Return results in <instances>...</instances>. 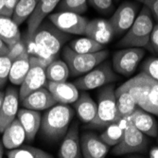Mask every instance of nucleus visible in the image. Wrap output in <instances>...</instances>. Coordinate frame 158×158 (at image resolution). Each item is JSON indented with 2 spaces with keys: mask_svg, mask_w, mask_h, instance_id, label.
I'll return each instance as SVG.
<instances>
[{
  "mask_svg": "<svg viewBox=\"0 0 158 158\" xmlns=\"http://www.w3.org/2000/svg\"><path fill=\"white\" fill-rule=\"evenodd\" d=\"M69 36L49 22H43L31 37H26L27 50L30 55L39 57L48 63L54 61Z\"/></svg>",
  "mask_w": 158,
  "mask_h": 158,
  "instance_id": "1",
  "label": "nucleus"
},
{
  "mask_svg": "<svg viewBox=\"0 0 158 158\" xmlns=\"http://www.w3.org/2000/svg\"><path fill=\"white\" fill-rule=\"evenodd\" d=\"M73 117L74 111L67 104H55L48 108L42 118V135L50 141L60 140L66 134Z\"/></svg>",
  "mask_w": 158,
  "mask_h": 158,
  "instance_id": "2",
  "label": "nucleus"
},
{
  "mask_svg": "<svg viewBox=\"0 0 158 158\" xmlns=\"http://www.w3.org/2000/svg\"><path fill=\"white\" fill-rule=\"evenodd\" d=\"M153 27L152 12L144 6L138 12L133 25L127 31L124 37L119 41L121 48H148L150 36Z\"/></svg>",
  "mask_w": 158,
  "mask_h": 158,
  "instance_id": "3",
  "label": "nucleus"
},
{
  "mask_svg": "<svg viewBox=\"0 0 158 158\" xmlns=\"http://www.w3.org/2000/svg\"><path fill=\"white\" fill-rule=\"evenodd\" d=\"M97 114L89 123L92 128H106L111 123L120 119L117 108L114 86L109 83L99 92Z\"/></svg>",
  "mask_w": 158,
  "mask_h": 158,
  "instance_id": "4",
  "label": "nucleus"
},
{
  "mask_svg": "<svg viewBox=\"0 0 158 158\" xmlns=\"http://www.w3.org/2000/svg\"><path fill=\"white\" fill-rule=\"evenodd\" d=\"M109 55L108 50H99L93 53H78L69 47L64 48L63 57L68 65L72 76H80L89 72L106 60Z\"/></svg>",
  "mask_w": 158,
  "mask_h": 158,
  "instance_id": "5",
  "label": "nucleus"
},
{
  "mask_svg": "<svg viewBox=\"0 0 158 158\" xmlns=\"http://www.w3.org/2000/svg\"><path fill=\"white\" fill-rule=\"evenodd\" d=\"M149 141L142 132L134 125L131 118H128L123 135L119 142L114 146L112 153L114 155H125L131 153H143L147 151Z\"/></svg>",
  "mask_w": 158,
  "mask_h": 158,
  "instance_id": "6",
  "label": "nucleus"
},
{
  "mask_svg": "<svg viewBox=\"0 0 158 158\" xmlns=\"http://www.w3.org/2000/svg\"><path fill=\"white\" fill-rule=\"evenodd\" d=\"M31 67L26 75L19 90V98L22 100L30 93L43 87L47 83L46 68L50 64L36 56L30 55Z\"/></svg>",
  "mask_w": 158,
  "mask_h": 158,
  "instance_id": "7",
  "label": "nucleus"
},
{
  "mask_svg": "<svg viewBox=\"0 0 158 158\" xmlns=\"http://www.w3.org/2000/svg\"><path fill=\"white\" fill-rule=\"evenodd\" d=\"M118 80V76L114 73V70L109 62L102 63L98 66L83 74L82 77L75 81V85L81 90H92L102 87L104 85L114 82Z\"/></svg>",
  "mask_w": 158,
  "mask_h": 158,
  "instance_id": "8",
  "label": "nucleus"
},
{
  "mask_svg": "<svg viewBox=\"0 0 158 158\" xmlns=\"http://www.w3.org/2000/svg\"><path fill=\"white\" fill-rule=\"evenodd\" d=\"M144 56L145 50L141 48H125L114 54L113 67L117 73L128 77L135 72Z\"/></svg>",
  "mask_w": 158,
  "mask_h": 158,
  "instance_id": "9",
  "label": "nucleus"
},
{
  "mask_svg": "<svg viewBox=\"0 0 158 158\" xmlns=\"http://www.w3.org/2000/svg\"><path fill=\"white\" fill-rule=\"evenodd\" d=\"M49 21L67 34L83 35L88 19L81 14L69 11H57L49 15Z\"/></svg>",
  "mask_w": 158,
  "mask_h": 158,
  "instance_id": "10",
  "label": "nucleus"
},
{
  "mask_svg": "<svg viewBox=\"0 0 158 158\" xmlns=\"http://www.w3.org/2000/svg\"><path fill=\"white\" fill-rule=\"evenodd\" d=\"M154 81V79L142 71L141 73L121 84L118 89L127 92L133 98L137 106L142 107Z\"/></svg>",
  "mask_w": 158,
  "mask_h": 158,
  "instance_id": "11",
  "label": "nucleus"
},
{
  "mask_svg": "<svg viewBox=\"0 0 158 158\" xmlns=\"http://www.w3.org/2000/svg\"><path fill=\"white\" fill-rule=\"evenodd\" d=\"M138 10L139 5L131 1H125L118 6L109 19L114 34H122L130 28L137 16Z\"/></svg>",
  "mask_w": 158,
  "mask_h": 158,
  "instance_id": "12",
  "label": "nucleus"
},
{
  "mask_svg": "<svg viewBox=\"0 0 158 158\" xmlns=\"http://www.w3.org/2000/svg\"><path fill=\"white\" fill-rule=\"evenodd\" d=\"M19 91L14 87H8L2 105L0 107V133L17 117L19 105Z\"/></svg>",
  "mask_w": 158,
  "mask_h": 158,
  "instance_id": "13",
  "label": "nucleus"
},
{
  "mask_svg": "<svg viewBox=\"0 0 158 158\" xmlns=\"http://www.w3.org/2000/svg\"><path fill=\"white\" fill-rule=\"evenodd\" d=\"M80 139L81 154L85 158H103L109 152L110 146L94 133H84Z\"/></svg>",
  "mask_w": 158,
  "mask_h": 158,
  "instance_id": "14",
  "label": "nucleus"
},
{
  "mask_svg": "<svg viewBox=\"0 0 158 158\" xmlns=\"http://www.w3.org/2000/svg\"><path fill=\"white\" fill-rule=\"evenodd\" d=\"M83 35L102 45H106L112 40L114 32L109 20L96 18L90 21L88 20Z\"/></svg>",
  "mask_w": 158,
  "mask_h": 158,
  "instance_id": "15",
  "label": "nucleus"
},
{
  "mask_svg": "<svg viewBox=\"0 0 158 158\" xmlns=\"http://www.w3.org/2000/svg\"><path fill=\"white\" fill-rule=\"evenodd\" d=\"M82 154L81 150V139L79 135V125L78 123H74L70 126L64 136L63 143L58 152V157L80 158Z\"/></svg>",
  "mask_w": 158,
  "mask_h": 158,
  "instance_id": "16",
  "label": "nucleus"
},
{
  "mask_svg": "<svg viewBox=\"0 0 158 158\" xmlns=\"http://www.w3.org/2000/svg\"><path fill=\"white\" fill-rule=\"evenodd\" d=\"M21 102L25 108L35 111L48 110L58 103L50 91L45 86L30 93Z\"/></svg>",
  "mask_w": 158,
  "mask_h": 158,
  "instance_id": "17",
  "label": "nucleus"
},
{
  "mask_svg": "<svg viewBox=\"0 0 158 158\" xmlns=\"http://www.w3.org/2000/svg\"><path fill=\"white\" fill-rule=\"evenodd\" d=\"M45 87H47L50 91L58 103H74L80 95L77 86L73 83H69L66 81L56 82L47 81Z\"/></svg>",
  "mask_w": 158,
  "mask_h": 158,
  "instance_id": "18",
  "label": "nucleus"
},
{
  "mask_svg": "<svg viewBox=\"0 0 158 158\" xmlns=\"http://www.w3.org/2000/svg\"><path fill=\"white\" fill-rule=\"evenodd\" d=\"M60 0H38L37 5L27 19V37H31L44 19L57 7Z\"/></svg>",
  "mask_w": 158,
  "mask_h": 158,
  "instance_id": "19",
  "label": "nucleus"
},
{
  "mask_svg": "<svg viewBox=\"0 0 158 158\" xmlns=\"http://www.w3.org/2000/svg\"><path fill=\"white\" fill-rule=\"evenodd\" d=\"M16 118L24 128L26 139L27 141H33L41 127V114L38 111L24 107L18 110Z\"/></svg>",
  "mask_w": 158,
  "mask_h": 158,
  "instance_id": "20",
  "label": "nucleus"
},
{
  "mask_svg": "<svg viewBox=\"0 0 158 158\" xmlns=\"http://www.w3.org/2000/svg\"><path fill=\"white\" fill-rule=\"evenodd\" d=\"M134 125L144 135L154 137L158 134V124L151 113L137 107L130 116Z\"/></svg>",
  "mask_w": 158,
  "mask_h": 158,
  "instance_id": "21",
  "label": "nucleus"
},
{
  "mask_svg": "<svg viewBox=\"0 0 158 158\" xmlns=\"http://www.w3.org/2000/svg\"><path fill=\"white\" fill-rule=\"evenodd\" d=\"M2 134V142L7 150L18 148L26 140L25 130L17 118L5 128Z\"/></svg>",
  "mask_w": 158,
  "mask_h": 158,
  "instance_id": "22",
  "label": "nucleus"
},
{
  "mask_svg": "<svg viewBox=\"0 0 158 158\" xmlns=\"http://www.w3.org/2000/svg\"><path fill=\"white\" fill-rule=\"evenodd\" d=\"M74 107L80 119L89 124L96 116L98 105L88 93L83 92L79 95V98L74 102Z\"/></svg>",
  "mask_w": 158,
  "mask_h": 158,
  "instance_id": "23",
  "label": "nucleus"
},
{
  "mask_svg": "<svg viewBox=\"0 0 158 158\" xmlns=\"http://www.w3.org/2000/svg\"><path fill=\"white\" fill-rule=\"evenodd\" d=\"M30 54H28L27 50H26L15 60L11 62V66L9 74L10 81L14 85H21L28 70H30Z\"/></svg>",
  "mask_w": 158,
  "mask_h": 158,
  "instance_id": "24",
  "label": "nucleus"
},
{
  "mask_svg": "<svg viewBox=\"0 0 158 158\" xmlns=\"http://www.w3.org/2000/svg\"><path fill=\"white\" fill-rule=\"evenodd\" d=\"M0 38L10 47L22 39L19 26L14 23L11 17L0 14Z\"/></svg>",
  "mask_w": 158,
  "mask_h": 158,
  "instance_id": "25",
  "label": "nucleus"
},
{
  "mask_svg": "<svg viewBox=\"0 0 158 158\" xmlns=\"http://www.w3.org/2000/svg\"><path fill=\"white\" fill-rule=\"evenodd\" d=\"M127 119H128V118H120L118 121L108 125L105 129V131L99 135L100 138H102L110 147L116 146L119 142V140L123 135L124 129H125V126L127 123Z\"/></svg>",
  "mask_w": 158,
  "mask_h": 158,
  "instance_id": "26",
  "label": "nucleus"
},
{
  "mask_svg": "<svg viewBox=\"0 0 158 158\" xmlns=\"http://www.w3.org/2000/svg\"><path fill=\"white\" fill-rule=\"evenodd\" d=\"M114 94H116L117 108L120 118H129L138 107L137 104L135 102L133 98L123 90L118 88L114 90Z\"/></svg>",
  "mask_w": 158,
  "mask_h": 158,
  "instance_id": "27",
  "label": "nucleus"
},
{
  "mask_svg": "<svg viewBox=\"0 0 158 158\" xmlns=\"http://www.w3.org/2000/svg\"><path fill=\"white\" fill-rule=\"evenodd\" d=\"M70 74L68 65L64 61L54 60L46 68L47 80L56 82L66 81Z\"/></svg>",
  "mask_w": 158,
  "mask_h": 158,
  "instance_id": "28",
  "label": "nucleus"
},
{
  "mask_svg": "<svg viewBox=\"0 0 158 158\" xmlns=\"http://www.w3.org/2000/svg\"><path fill=\"white\" fill-rule=\"evenodd\" d=\"M8 158H52L53 156L43 151L39 148L28 146V145H21L18 148L9 150L7 152Z\"/></svg>",
  "mask_w": 158,
  "mask_h": 158,
  "instance_id": "29",
  "label": "nucleus"
},
{
  "mask_svg": "<svg viewBox=\"0 0 158 158\" xmlns=\"http://www.w3.org/2000/svg\"><path fill=\"white\" fill-rule=\"evenodd\" d=\"M38 0H19L12 14V20L16 25H22L33 12Z\"/></svg>",
  "mask_w": 158,
  "mask_h": 158,
  "instance_id": "30",
  "label": "nucleus"
},
{
  "mask_svg": "<svg viewBox=\"0 0 158 158\" xmlns=\"http://www.w3.org/2000/svg\"><path fill=\"white\" fill-rule=\"evenodd\" d=\"M69 48L78 53H93L104 49V45L88 38H80L70 43Z\"/></svg>",
  "mask_w": 158,
  "mask_h": 158,
  "instance_id": "31",
  "label": "nucleus"
},
{
  "mask_svg": "<svg viewBox=\"0 0 158 158\" xmlns=\"http://www.w3.org/2000/svg\"><path fill=\"white\" fill-rule=\"evenodd\" d=\"M57 7H58V11H69L81 14L87 10L88 1L87 0H60Z\"/></svg>",
  "mask_w": 158,
  "mask_h": 158,
  "instance_id": "32",
  "label": "nucleus"
},
{
  "mask_svg": "<svg viewBox=\"0 0 158 158\" xmlns=\"http://www.w3.org/2000/svg\"><path fill=\"white\" fill-rule=\"evenodd\" d=\"M140 108L152 114H155V116H158V81H157L153 82L144 104Z\"/></svg>",
  "mask_w": 158,
  "mask_h": 158,
  "instance_id": "33",
  "label": "nucleus"
},
{
  "mask_svg": "<svg viewBox=\"0 0 158 158\" xmlns=\"http://www.w3.org/2000/svg\"><path fill=\"white\" fill-rule=\"evenodd\" d=\"M11 66V60L7 55L0 56V89L3 88L8 79Z\"/></svg>",
  "mask_w": 158,
  "mask_h": 158,
  "instance_id": "34",
  "label": "nucleus"
},
{
  "mask_svg": "<svg viewBox=\"0 0 158 158\" xmlns=\"http://www.w3.org/2000/svg\"><path fill=\"white\" fill-rule=\"evenodd\" d=\"M141 70L158 81V58L152 57L143 64Z\"/></svg>",
  "mask_w": 158,
  "mask_h": 158,
  "instance_id": "35",
  "label": "nucleus"
},
{
  "mask_svg": "<svg viewBox=\"0 0 158 158\" xmlns=\"http://www.w3.org/2000/svg\"><path fill=\"white\" fill-rule=\"evenodd\" d=\"M27 50V45H26V41L21 39L18 42H16L15 44H13L9 47V51L7 56L11 60H15L17 57H19L23 52Z\"/></svg>",
  "mask_w": 158,
  "mask_h": 158,
  "instance_id": "36",
  "label": "nucleus"
},
{
  "mask_svg": "<svg viewBox=\"0 0 158 158\" xmlns=\"http://www.w3.org/2000/svg\"><path fill=\"white\" fill-rule=\"evenodd\" d=\"M88 3L98 11L109 12L113 8V0H87Z\"/></svg>",
  "mask_w": 158,
  "mask_h": 158,
  "instance_id": "37",
  "label": "nucleus"
},
{
  "mask_svg": "<svg viewBox=\"0 0 158 158\" xmlns=\"http://www.w3.org/2000/svg\"><path fill=\"white\" fill-rule=\"evenodd\" d=\"M19 0H6L3 10L1 11V15H5L8 17H11L14 9H15Z\"/></svg>",
  "mask_w": 158,
  "mask_h": 158,
  "instance_id": "38",
  "label": "nucleus"
},
{
  "mask_svg": "<svg viewBox=\"0 0 158 158\" xmlns=\"http://www.w3.org/2000/svg\"><path fill=\"white\" fill-rule=\"evenodd\" d=\"M149 47L156 54H158V24L153 26L152 27V31L150 36V41H149Z\"/></svg>",
  "mask_w": 158,
  "mask_h": 158,
  "instance_id": "39",
  "label": "nucleus"
},
{
  "mask_svg": "<svg viewBox=\"0 0 158 158\" xmlns=\"http://www.w3.org/2000/svg\"><path fill=\"white\" fill-rule=\"evenodd\" d=\"M136 1L148 8L152 14H153L154 17L158 20V0H136Z\"/></svg>",
  "mask_w": 158,
  "mask_h": 158,
  "instance_id": "40",
  "label": "nucleus"
},
{
  "mask_svg": "<svg viewBox=\"0 0 158 158\" xmlns=\"http://www.w3.org/2000/svg\"><path fill=\"white\" fill-rule=\"evenodd\" d=\"M9 51V47L5 44V42L0 38V56L7 55Z\"/></svg>",
  "mask_w": 158,
  "mask_h": 158,
  "instance_id": "41",
  "label": "nucleus"
},
{
  "mask_svg": "<svg viewBox=\"0 0 158 158\" xmlns=\"http://www.w3.org/2000/svg\"><path fill=\"white\" fill-rule=\"evenodd\" d=\"M149 155L151 158H158V147H153L150 150Z\"/></svg>",
  "mask_w": 158,
  "mask_h": 158,
  "instance_id": "42",
  "label": "nucleus"
},
{
  "mask_svg": "<svg viewBox=\"0 0 158 158\" xmlns=\"http://www.w3.org/2000/svg\"><path fill=\"white\" fill-rule=\"evenodd\" d=\"M4 149H5V147H4L2 140H1V141H0V158H2L3 155H4Z\"/></svg>",
  "mask_w": 158,
  "mask_h": 158,
  "instance_id": "43",
  "label": "nucleus"
},
{
  "mask_svg": "<svg viewBox=\"0 0 158 158\" xmlns=\"http://www.w3.org/2000/svg\"><path fill=\"white\" fill-rule=\"evenodd\" d=\"M4 96H5V93H3L1 90H0V107H1V105H2L3 99H4Z\"/></svg>",
  "mask_w": 158,
  "mask_h": 158,
  "instance_id": "44",
  "label": "nucleus"
},
{
  "mask_svg": "<svg viewBox=\"0 0 158 158\" xmlns=\"http://www.w3.org/2000/svg\"><path fill=\"white\" fill-rule=\"evenodd\" d=\"M5 1H6V0H0V14H1V11H2L3 7L5 5Z\"/></svg>",
  "mask_w": 158,
  "mask_h": 158,
  "instance_id": "45",
  "label": "nucleus"
},
{
  "mask_svg": "<svg viewBox=\"0 0 158 158\" xmlns=\"http://www.w3.org/2000/svg\"><path fill=\"white\" fill-rule=\"evenodd\" d=\"M157 135H158V134H157Z\"/></svg>",
  "mask_w": 158,
  "mask_h": 158,
  "instance_id": "46",
  "label": "nucleus"
}]
</instances>
